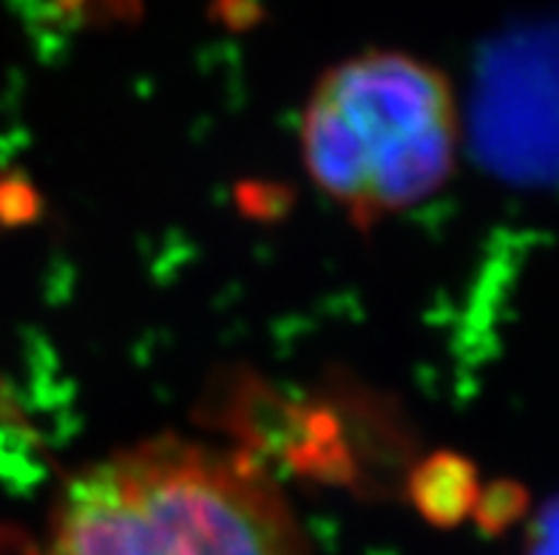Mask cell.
Returning a JSON list of instances; mask_svg holds the SVG:
<instances>
[{
  "instance_id": "2",
  "label": "cell",
  "mask_w": 559,
  "mask_h": 555,
  "mask_svg": "<svg viewBox=\"0 0 559 555\" xmlns=\"http://www.w3.org/2000/svg\"><path fill=\"white\" fill-rule=\"evenodd\" d=\"M457 148L452 85L401 51H367L326 71L301 120L307 173L361 225L438 193Z\"/></svg>"
},
{
  "instance_id": "1",
  "label": "cell",
  "mask_w": 559,
  "mask_h": 555,
  "mask_svg": "<svg viewBox=\"0 0 559 555\" xmlns=\"http://www.w3.org/2000/svg\"><path fill=\"white\" fill-rule=\"evenodd\" d=\"M43 555H310L278 487L245 459L151 439L80 471Z\"/></svg>"
},
{
  "instance_id": "4",
  "label": "cell",
  "mask_w": 559,
  "mask_h": 555,
  "mask_svg": "<svg viewBox=\"0 0 559 555\" xmlns=\"http://www.w3.org/2000/svg\"><path fill=\"white\" fill-rule=\"evenodd\" d=\"M0 555H40V553L28 547L21 535L3 533V530H0Z\"/></svg>"
},
{
  "instance_id": "3",
  "label": "cell",
  "mask_w": 559,
  "mask_h": 555,
  "mask_svg": "<svg viewBox=\"0 0 559 555\" xmlns=\"http://www.w3.org/2000/svg\"><path fill=\"white\" fill-rule=\"evenodd\" d=\"M528 555H559V499L548 505L534 524Z\"/></svg>"
}]
</instances>
